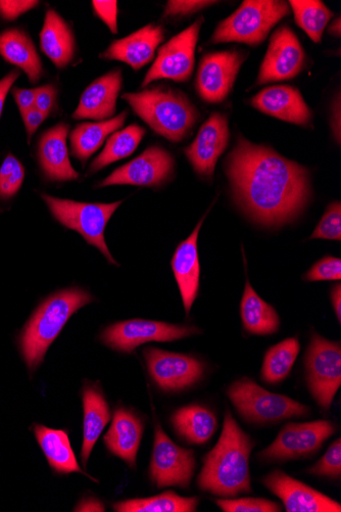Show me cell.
Wrapping results in <instances>:
<instances>
[{
	"label": "cell",
	"mask_w": 341,
	"mask_h": 512,
	"mask_svg": "<svg viewBox=\"0 0 341 512\" xmlns=\"http://www.w3.org/2000/svg\"><path fill=\"white\" fill-rule=\"evenodd\" d=\"M226 173L235 200L256 222L278 227L294 221L311 196L309 171L273 150L239 136Z\"/></svg>",
	"instance_id": "1"
},
{
	"label": "cell",
	"mask_w": 341,
	"mask_h": 512,
	"mask_svg": "<svg viewBox=\"0 0 341 512\" xmlns=\"http://www.w3.org/2000/svg\"><path fill=\"white\" fill-rule=\"evenodd\" d=\"M254 446L252 438L227 411L222 435L204 458L198 479L200 489L222 498L251 493L250 456Z\"/></svg>",
	"instance_id": "2"
},
{
	"label": "cell",
	"mask_w": 341,
	"mask_h": 512,
	"mask_svg": "<svg viewBox=\"0 0 341 512\" xmlns=\"http://www.w3.org/2000/svg\"><path fill=\"white\" fill-rule=\"evenodd\" d=\"M93 301L92 296L79 288L63 290L48 297L27 323L20 339L23 358L33 371L58 338L68 320L79 309Z\"/></svg>",
	"instance_id": "3"
},
{
	"label": "cell",
	"mask_w": 341,
	"mask_h": 512,
	"mask_svg": "<svg viewBox=\"0 0 341 512\" xmlns=\"http://www.w3.org/2000/svg\"><path fill=\"white\" fill-rule=\"evenodd\" d=\"M155 132L172 143L183 141L199 120V112L182 92L151 89L122 97Z\"/></svg>",
	"instance_id": "4"
},
{
	"label": "cell",
	"mask_w": 341,
	"mask_h": 512,
	"mask_svg": "<svg viewBox=\"0 0 341 512\" xmlns=\"http://www.w3.org/2000/svg\"><path fill=\"white\" fill-rule=\"evenodd\" d=\"M290 13L288 3L278 0H247L217 27L212 42L262 43L271 29Z\"/></svg>",
	"instance_id": "5"
},
{
	"label": "cell",
	"mask_w": 341,
	"mask_h": 512,
	"mask_svg": "<svg viewBox=\"0 0 341 512\" xmlns=\"http://www.w3.org/2000/svg\"><path fill=\"white\" fill-rule=\"evenodd\" d=\"M54 217L64 226L73 229L91 246L99 249L113 265V258L105 240V230L122 201L112 204H89L41 195Z\"/></svg>",
	"instance_id": "6"
},
{
	"label": "cell",
	"mask_w": 341,
	"mask_h": 512,
	"mask_svg": "<svg viewBox=\"0 0 341 512\" xmlns=\"http://www.w3.org/2000/svg\"><path fill=\"white\" fill-rule=\"evenodd\" d=\"M228 397L242 417L256 424L278 423L310 411L308 406L287 396L271 393L251 379H242L231 385Z\"/></svg>",
	"instance_id": "7"
},
{
	"label": "cell",
	"mask_w": 341,
	"mask_h": 512,
	"mask_svg": "<svg viewBox=\"0 0 341 512\" xmlns=\"http://www.w3.org/2000/svg\"><path fill=\"white\" fill-rule=\"evenodd\" d=\"M201 333L191 325L132 319L110 325L102 334V341L116 351L131 353L144 343L174 342Z\"/></svg>",
	"instance_id": "8"
},
{
	"label": "cell",
	"mask_w": 341,
	"mask_h": 512,
	"mask_svg": "<svg viewBox=\"0 0 341 512\" xmlns=\"http://www.w3.org/2000/svg\"><path fill=\"white\" fill-rule=\"evenodd\" d=\"M306 369L312 396L328 410L341 385L340 344L314 334L306 354Z\"/></svg>",
	"instance_id": "9"
},
{
	"label": "cell",
	"mask_w": 341,
	"mask_h": 512,
	"mask_svg": "<svg viewBox=\"0 0 341 512\" xmlns=\"http://www.w3.org/2000/svg\"><path fill=\"white\" fill-rule=\"evenodd\" d=\"M196 465L194 452L176 445L157 424L150 467L152 481L157 487H189Z\"/></svg>",
	"instance_id": "10"
},
{
	"label": "cell",
	"mask_w": 341,
	"mask_h": 512,
	"mask_svg": "<svg viewBox=\"0 0 341 512\" xmlns=\"http://www.w3.org/2000/svg\"><path fill=\"white\" fill-rule=\"evenodd\" d=\"M335 432V427L328 421L290 423L269 447L259 453V457L270 462L308 457L315 454Z\"/></svg>",
	"instance_id": "11"
},
{
	"label": "cell",
	"mask_w": 341,
	"mask_h": 512,
	"mask_svg": "<svg viewBox=\"0 0 341 512\" xmlns=\"http://www.w3.org/2000/svg\"><path fill=\"white\" fill-rule=\"evenodd\" d=\"M203 22L201 18L162 46L142 86L159 79L184 82L191 77L194 69V54H196Z\"/></svg>",
	"instance_id": "12"
},
{
	"label": "cell",
	"mask_w": 341,
	"mask_h": 512,
	"mask_svg": "<svg viewBox=\"0 0 341 512\" xmlns=\"http://www.w3.org/2000/svg\"><path fill=\"white\" fill-rule=\"evenodd\" d=\"M143 355L151 377L164 391L187 389L204 377L206 366L196 357L156 348L144 349Z\"/></svg>",
	"instance_id": "13"
},
{
	"label": "cell",
	"mask_w": 341,
	"mask_h": 512,
	"mask_svg": "<svg viewBox=\"0 0 341 512\" xmlns=\"http://www.w3.org/2000/svg\"><path fill=\"white\" fill-rule=\"evenodd\" d=\"M305 64V52L289 27H281L272 35L258 77V85L297 77Z\"/></svg>",
	"instance_id": "14"
},
{
	"label": "cell",
	"mask_w": 341,
	"mask_h": 512,
	"mask_svg": "<svg viewBox=\"0 0 341 512\" xmlns=\"http://www.w3.org/2000/svg\"><path fill=\"white\" fill-rule=\"evenodd\" d=\"M174 170L173 157L164 149L152 147L128 164L115 170L100 184L158 186L166 182Z\"/></svg>",
	"instance_id": "15"
},
{
	"label": "cell",
	"mask_w": 341,
	"mask_h": 512,
	"mask_svg": "<svg viewBox=\"0 0 341 512\" xmlns=\"http://www.w3.org/2000/svg\"><path fill=\"white\" fill-rule=\"evenodd\" d=\"M242 63L243 56L236 51L206 55L197 79L201 98L210 104L222 103L228 97Z\"/></svg>",
	"instance_id": "16"
},
{
	"label": "cell",
	"mask_w": 341,
	"mask_h": 512,
	"mask_svg": "<svg viewBox=\"0 0 341 512\" xmlns=\"http://www.w3.org/2000/svg\"><path fill=\"white\" fill-rule=\"evenodd\" d=\"M263 484L280 498L287 512L341 511V505L337 501L280 470L267 475Z\"/></svg>",
	"instance_id": "17"
},
{
	"label": "cell",
	"mask_w": 341,
	"mask_h": 512,
	"mask_svg": "<svg viewBox=\"0 0 341 512\" xmlns=\"http://www.w3.org/2000/svg\"><path fill=\"white\" fill-rule=\"evenodd\" d=\"M229 138L227 118L219 113L212 114L200 129L196 139L185 150L194 171L211 178L219 158L227 149Z\"/></svg>",
	"instance_id": "18"
},
{
	"label": "cell",
	"mask_w": 341,
	"mask_h": 512,
	"mask_svg": "<svg viewBox=\"0 0 341 512\" xmlns=\"http://www.w3.org/2000/svg\"><path fill=\"white\" fill-rule=\"evenodd\" d=\"M252 105L262 113L301 126L308 125L313 118L301 92L292 86L267 87L252 100Z\"/></svg>",
	"instance_id": "19"
},
{
	"label": "cell",
	"mask_w": 341,
	"mask_h": 512,
	"mask_svg": "<svg viewBox=\"0 0 341 512\" xmlns=\"http://www.w3.org/2000/svg\"><path fill=\"white\" fill-rule=\"evenodd\" d=\"M205 218L201 219L190 237L177 247L171 262L187 315L200 289L201 266L198 239Z\"/></svg>",
	"instance_id": "20"
},
{
	"label": "cell",
	"mask_w": 341,
	"mask_h": 512,
	"mask_svg": "<svg viewBox=\"0 0 341 512\" xmlns=\"http://www.w3.org/2000/svg\"><path fill=\"white\" fill-rule=\"evenodd\" d=\"M122 72L115 70L96 79L82 93L73 118L76 120H107L116 112L117 99L122 88Z\"/></svg>",
	"instance_id": "21"
},
{
	"label": "cell",
	"mask_w": 341,
	"mask_h": 512,
	"mask_svg": "<svg viewBox=\"0 0 341 512\" xmlns=\"http://www.w3.org/2000/svg\"><path fill=\"white\" fill-rule=\"evenodd\" d=\"M164 37L162 27L145 26L123 39L114 41L102 58L126 63L137 71L154 59Z\"/></svg>",
	"instance_id": "22"
},
{
	"label": "cell",
	"mask_w": 341,
	"mask_h": 512,
	"mask_svg": "<svg viewBox=\"0 0 341 512\" xmlns=\"http://www.w3.org/2000/svg\"><path fill=\"white\" fill-rule=\"evenodd\" d=\"M68 124H58L45 131L39 141L38 158L40 166L48 179L69 181L79 177L69 159L67 136Z\"/></svg>",
	"instance_id": "23"
},
{
	"label": "cell",
	"mask_w": 341,
	"mask_h": 512,
	"mask_svg": "<svg viewBox=\"0 0 341 512\" xmlns=\"http://www.w3.org/2000/svg\"><path fill=\"white\" fill-rule=\"evenodd\" d=\"M144 426L140 418L123 407L115 411L112 426L105 436L107 448L135 469Z\"/></svg>",
	"instance_id": "24"
},
{
	"label": "cell",
	"mask_w": 341,
	"mask_h": 512,
	"mask_svg": "<svg viewBox=\"0 0 341 512\" xmlns=\"http://www.w3.org/2000/svg\"><path fill=\"white\" fill-rule=\"evenodd\" d=\"M42 52L60 69L68 66L75 55V39L64 19L51 10L46 13L40 33Z\"/></svg>",
	"instance_id": "25"
},
{
	"label": "cell",
	"mask_w": 341,
	"mask_h": 512,
	"mask_svg": "<svg viewBox=\"0 0 341 512\" xmlns=\"http://www.w3.org/2000/svg\"><path fill=\"white\" fill-rule=\"evenodd\" d=\"M83 444L81 458L86 467L91 451L110 422L111 411L109 404L96 386L88 385L83 389Z\"/></svg>",
	"instance_id": "26"
},
{
	"label": "cell",
	"mask_w": 341,
	"mask_h": 512,
	"mask_svg": "<svg viewBox=\"0 0 341 512\" xmlns=\"http://www.w3.org/2000/svg\"><path fill=\"white\" fill-rule=\"evenodd\" d=\"M0 55L10 64L22 69L31 83L42 75V64L31 38L23 30L14 28L0 34Z\"/></svg>",
	"instance_id": "27"
},
{
	"label": "cell",
	"mask_w": 341,
	"mask_h": 512,
	"mask_svg": "<svg viewBox=\"0 0 341 512\" xmlns=\"http://www.w3.org/2000/svg\"><path fill=\"white\" fill-rule=\"evenodd\" d=\"M175 431L190 444L207 443L216 433L215 414L200 405H190L177 410L172 416Z\"/></svg>",
	"instance_id": "28"
},
{
	"label": "cell",
	"mask_w": 341,
	"mask_h": 512,
	"mask_svg": "<svg viewBox=\"0 0 341 512\" xmlns=\"http://www.w3.org/2000/svg\"><path fill=\"white\" fill-rule=\"evenodd\" d=\"M34 432L39 446L53 470L59 474L80 473L86 475L78 464L65 431L35 426Z\"/></svg>",
	"instance_id": "29"
},
{
	"label": "cell",
	"mask_w": 341,
	"mask_h": 512,
	"mask_svg": "<svg viewBox=\"0 0 341 512\" xmlns=\"http://www.w3.org/2000/svg\"><path fill=\"white\" fill-rule=\"evenodd\" d=\"M240 312L243 327L253 335L267 336L279 330L278 313L256 293L249 279L241 300Z\"/></svg>",
	"instance_id": "30"
},
{
	"label": "cell",
	"mask_w": 341,
	"mask_h": 512,
	"mask_svg": "<svg viewBox=\"0 0 341 512\" xmlns=\"http://www.w3.org/2000/svg\"><path fill=\"white\" fill-rule=\"evenodd\" d=\"M126 117L124 112L107 121L78 125L70 135L72 155L84 164L99 151L110 134L124 125Z\"/></svg>",
	"instance_id": "31"
},
{
	"label": "cell",
	"mask_w": 341,
	"mask_h": 512,
	"mask_svg": "<svg viewBox=\"0 0 341 512\" xmlns=\"http://www.w3.org/2000/svg\"><path fill=\"white\" fill-rule=\"evenodd\" d=\"M198 505V497H181L169 491L151 498L121 501L114 509L118 512H193Z\"/></svg>",
	"instance_id": "32"
},
{
	"label": "cell",
	"mask_w": 341,
	"mask_h": 512,
	"mask_svg": "<svg viewBox=\"0 0 341 512\" xmlns=\"http://www.w3.org/2000/svg\"><path fill=\"white\" fill-rule=\"evenodd\" d=\"M301 350L297 338L286 339L268 350L264 358L261 377L268 384L285 380L294 366Z\"/></svg>",
	"instance_id": "33"
},
{
	"label": "cell",
	"mask_w": 341,
	"mask_h": 512,
	"mask_svg": "<svg viewBox=\"0 0 341 512\" xmlns=\"http://www.w3.org/2000/svg\"><path fill=\"white\" fill-rule=\"evenodd\" d=\"M144 134L145 130L136 124L113 134L104 151L92 162L90 171H100L112 163L131 156L142 141Z\"/></svg>",
	"instance_id": "34"
},
{
	"label": "cell",
	"mask_w": 341,
	"mask_h": 512,
	"mask_svg": "<svg viewBox=\"0 0 341 512\" xmlns=\"http://www.w3.org/2000/svg\"><path fill=\"white\" fill-rule=\"evenodd\" d=\"M289 7L295 13L297 24L315 42H321L323 32L333 13L318 0H290Z\"/></svg>",
	"instance_id": "35"
},
{
	"label": "cell",
	"mask_w": 341,
	"mask_h": 512,
	"mask_svg": "<svg viewBox=\"0 0 341 512\" xmlns=\"http://www.w3.org/2000/svg\"><path fill=\"white\" fill-rule=\"evenodd\" d=\"M25 178V169L21 162L9 155L0 167V199L9 200L21 189Z\"/></svg>",
	"instance_id": "36"
},
{
	"label": "cell",
	"mask_w": 341,
	"mask_h": 512,
	"mask_svg": "<svg viewBox=\"0 0 341 512\" xmlns=\"http://www.w3.org/2000/svg\"><path fill=\"white\" fill-rule=\"evenodd\" d=\"M224 512H280V504L263 498H223L216 501Z\"/></svg>",
	"instance_id": "37"
},
{
	"label": "cell",
	"mask_w": 341,
	"mask_h": 512,
	"mask_svg": "<svg viewBox=\"0 0 341 512\" xmlns=\"http://www.w3.org/2000/svg\"><path fill=\"white\" fill-rule=\"evenodd\" d=\"M311 239L341 241V205L330 204L313 232Z\"/></svg>",
	"instance_id": "38"
},
{
	"label": "cell",
	"mask_w": 341,
	"mask_h": 512,
	"mask_svg": "<svg viewBox=\"0 0 341 512\" xmlns=\"http://www.w3.org/2000/svg\"><path fill=\"white\" fill-rule=\"evenodd\" d=\"M319 477L339 479L341 476V440L338 438L324 456L308 471Z\"/></svg>",
	"instance_id": "39"
},
{
	"label": "cell",
	"mask_w": 341,
	"mask_h": 512,
	"mask_svg": "<svg viewBox=\"0 0 341 512\" xmlns=\"http://www.w3.org/2000/svg\"><path fill=\"white\" fill-rule=\"evenodd\" d=\"M341 260L327 256L318 261L306 274L308 282L340 281Z\"/></svg>",
	"instance_id": "40"
},
{
	"label": "cell",
	"mask_w": 341,
	"mask_h": 512,
	"mask_svg": "<svg viewBox=\"0 0 341 512\" xmlns=\"http://www.w3.org/2000/svg\"><path fill=\"white\" fill-rule=\"evenodd\" d=\"M213 4H215V2H205V0H188V2H184V0H180V2L172 0V2H168L165 16H186L197 13Z\"/></svg>",
	"instance_id": "41"
},
{
	"label": "cell",
	"mask_w": 341,
	"mask_h": 512,
	"mask_svg": "<svg viewBox=\"0 0 341 512\" xmlns=\"http://www.w3.org/2000/svg\"><path fill=\"white\" fill-rule=\"evenodd\" d=\"M57 89L54 85L48 84L36 88L35 109L48 116L56 105Z\"/></svg>",
	"instance_id": "42"
},
{
	"label": "cell",
	"mask_w": 341,
	"mask_h": 512,
	"mask_svg": "<svg viewBox=\"0 0 341 512\" xmlns=\"http://www.w3.org/2000/svg\"><path fill=\"white\" fill-rule=\"evenodd\" d=\"M39 3L31 2V0H24V2H13V0H2L0 2V16H2L5 20L14 21L21 15L27 13L28 11L34 9Z\"/></svg>",
	"instance_id": "43"
},
{
	"label": "cell",
	"mask_w": 341,
	"mask_h": 512,
	"mask_svg": "<svg viewBox=\"0 0 341 512\" xmlns=\"http://www.w3.org/2000/svg\"><path fill=\"white\" fill-rule=\"evenodd\" d=\"M92 6L97 16H99L111 29L114 34L118 33L117 15L118 3L117 2H97L94 0Z\"/></svg>",
	"instance_id": "44"
},
{
	"label": "cell",
	"mask_w": 341,
	"mask_h": 512,
	"mask_svg": "<svg viewBox=\"0 0 341 512\" xmlns=\"http://www.w3.org/2000/svg\"><path fill=\"white\" fill-rule=\"evenodd\" d=\"M13 95L22 116L35 108L36 89L15 88Z\"/></svg>",
	"instance_id": "45"
},
{
	"label": "cell",
	"mask_w": 341,
	"mask_h": 512,
	"mask_svg": "<svg viewBox=\"0 0 341 512\" xmlns=\"http://www.w3.org/2000/svg\"><path fill=\"white\" fill-rule=\"evenodd\" d=\"M46 117V115H44L35 108L23 116V120L28 134V142L31 141L32 135L36 132L38 127L44 122Z\"/></svg>",
	"instance_id": "46"
},
{
	"label": "cell",
	"mask_w": 341,
	"mask_h": 512,
	"mask_svg": "<svg viewBox=\"0 0 341 512\" xmlns=\"http://www.w3.org/2000/svg\"><path fill=\"white\" fill-rule=\"evenodd\" d=\"M20 72L17 70L12 71L3 80H0V116H2L5 101L10 88L19 78Z\"/></svg>",
	"instance_id": "47"
},
{
	"label": "cell",
	"mask_w": 341,
	"mask_h": 512,
	"mask_svg": "<svg viewBox=\"0 0 341 512\" xmlns=\"http://www.w3.org/2000/svg\"><path fill=\"white\" fill-rule=\"evenodd\" d=\"M75 511H105V506L101 501L89 498L87 500H83L75 508Z\"/></svg>",
	"instance_id": "48"
},
{
	"label": "cell",
	"mask_w": 341,
	"mask_h": 512,
	"mask_svg": "<svg viewBox=\"0 0 341 512\" xmlns=\"http://www.w3.org/2000/svg\"><path fill=\"white\" fill-rule=\"evenodd\" d=\"M331 301L334 312L338 319V322L341 321V286L338 284L335 286L331 292Z\"/></svg>",
	"instance_id": "49"
},
{
	"label": "cell",
	"mask_w": 341,
	"mask_h": 512,
	"mask_svg": "<svg viewBox=\"0 0 341 512\" xmlns=\"http://www.w3.org/2000/svg\"><path fill=\"white\" fill-rule=\"evenodd\" d=\"M329 33H331L334 36L339 37L341 35V28H340V18L335 20V22L331 25L329 29Z\"/></svg>",
	"instance_id": "50"
}]
</instances>
